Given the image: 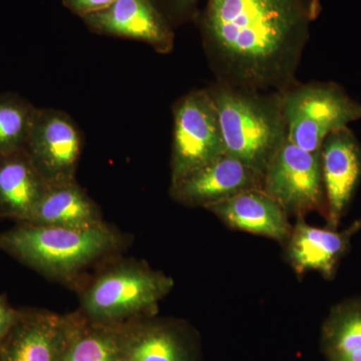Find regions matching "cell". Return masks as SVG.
I'll list each match as a JSON object with an SVG mask.
<instances>
[{"instance_id":"21","label":"cell","mask_w":361,"mask_h":361,"mask_svg":"<svg viewBox=\"0 0 361 361\" xmlns=\"http://www.w3.org/2000/svg\"><path fill=\"white\" fill-rule=\"evenodd\" d=\"M173 27L195 20L199 14L200 0H152Z\"/></svg>"},{"instance_id":"14","label":"cell","mask_w":361,"mask_h":361,"mask_svg":"<svg viewBox=\"0 0 361 361\" xmlns=\"http://www.w3.org/2000/svg\"><path fill=\"white\" fill-rule=\"evenodd\" d=\"M231 229L285 243L292 225L288 214L263 190H251L205 208Z\"/></svg>"},{"instance_id":"12","label":"cell","mask_w":361,"mask_h":361,"mask_svg":"<svg viewBox=\"0 0 361 361\" xmlns=\"http://www.w3.org/2000/svg\"><path fill=\"white\" fill-rule=\"evenodd\" d=\"M71 313L25 308L0 342V361H61Z\"/></svg>"},{"instance_id":"17","label":"cell","mask_w":361,"mask_h":361,"mask_svg":"<svg viewBox=\"0 0 361 361\" xmlns=\"http://www.w3.org/2000/svg\"><path fill=\"white\" fill-rule=\"evenodd\" d=\"M99 205L77 180L49 186L26 223L63 228H89L104 223Z\"/></svg>"},{"instance_id":"4","label":"cell","mask_w":361,"mask_h":361,"mask_svg":"<svg viewBox=\"0 0 361 361\" xmlns=\"http://www.w3.org/2000/svg\"><path fill=\"white\" fill-rule=\"evenodd\" d=\"M174 285L172 277L142 261H115L82 287L78 311L90 322L118 326L156 316Z\"/></svg>"},{"instance_id":"7","label":"cell","mask_w":361,"mask_h":361,"mask_svg":"<svg viewBox=\"0 0 361 361\" xmlns=\"http://www.w3.org/2000/svg\"><path fill=\"white\" fill-rule=\"evenodd\" d=\"M263 191L288 216L303 218L311 212L326 217L320 152L310 153L287 137L266 169Z\"/></svg>"},{"instance_id":"10","label":"cell","mask_w":361,"mask_h":361,"mask_svg":"<svg viewBox=\"0 0 361 361\" xmlns=\"http://www.w3.org/2000/svg\"><path fill=\"white\" fill-rule=\"evenodd\" d=\"M263 177L225 154L171 184L170 196L183 206L207 208L243 192L263 190Z\"/></svg>"},{"instance_id":"8","label":"cell","mask_w":361,"mask_h":361,"mask_svg":"<svg viewBox=\"0 0 361 361\" xmlns=\"http://www.w3.org/2000/svg\"><path fill=\"white\" fill-rule=\"evenodd\" d=\"M82 146V133L68 114L37 109L25 151L47 186L77 180Z\"/></svg>"},{"instance_id":"3","label":"cell","mask_w":361,"mask_h":361,"mask_svg":"<svg viewBox=\"0 0 361 361\" xmlns=\"http://www.w3.org/2000/svg\"><path fill=\"white\" fill-rule=\"evenodd\" d=\"M207 90L219 116L226 154L264 175L288 137L282 92L238 89L218 82Z\"/></svg>"},{"instance_id":"24","label":"cell","mask_w":361,"mask_h":361,"mask_svg":"<svg viewBox=\"0 0 361 361\" xmlns=\"http://www.w3.org/2000/svg\"><path fill=\"white\" fill-rule=\"evenodd\" d=\"M337 361H361V353L345 356V357L341 358V360Z\"/></svg>"},{"instance_id":"6","label":"cell","mask_w":361,"mask_h":361,"mask_svg":"<svg viewBox=\"0 0 361 361\" xmlns=\"http://www.w3.org/2000/svg\"><path fill=\"white\" fill-rule=\"evenodd\" d=\"M173 120L171 184L226 154L219 116L208 90L178 99Z\"/></svg>"},{"instance_id":"22","label":"cell","mask_w":361,"mask_h":361,"mask_svg":"<svg viewBox=\"0 0 361 361\" xmlns=\"http://www.w3.org/2000/svg\"><path fill=\"white\" fill-rule=\"evenodd\" d=\"M116 0H63V6L71 13L84 18L111 6Z\"/></svg>"},{"instance_id":"16","label":"cell","mask_w":361,"mask_h":361,"mask_svg":"<svg viewBox=\"0 0 361 361\" xmlns=\"http://www.w3.org/2000/svg\"><path fill=\"white\" fill-rule=\"evenodd\" d=\"M47 187L25 149L0 154V219L27 222Z\"/></svg>"},{"instance_id":"9","label":"cell","mask_w":361,"mask_h":361,"mask_svg":"<svg viewBox=\"0 0 361 361\" xmlns=\"http://www.w3.org/2000/svg\"><path fill=\"white\" fill-rule=\"evenodd\" d=\"M120 361H199L198 339L184 322L140 318L120 325Z\"/></svg>"},{"instance_id":"18","label":"cell","mask_w":361,"mask_h":361,"mask_svg":"<svg viewBox=\"0 0 361 361\" xmlns=\"http://www.w3.org/2000/svg\"><path fill=\"white\" fill-rule=\"evenodd\" d=\"M118 326L90 322L80 311L71 313L70 334L61 361H120Z\"/></svg>"},{"instance_id":"5","label":"cell","mask_w":361,"mask_h":361,"mask_svg":"<svg viewBox=\"0 0 361 361\" xmlns=\"http://www.w3.org/2000/svg\"><path fill=\"white\" fill-rule=\"evenodd\" d=\"M288 140L318 153L325 137L361 118V104L331 82L297 84L282 92Z\"/></svg>"},{"instance_id":"20","label":"cell","mask_w":361,"mask_h":361,"mask_svg":"<svg viewBox=\"0 0 361 361\" xmlns=\"http://www.w3.org/2000/svg\"><path fill=\"white\" fill-rule=\"evenodd\" d=\"M37 111L25 97L0 94V154L25 149Z\"/></svg>"},{"instance_id":"2","label":"cell","mask_w":361,"mask_h":361,"mask_svg":"<svg viewBox=\"0 0 361 361\" xmlns=\"http://www.w3.org/2000/svg\"><path fill=\"white\" fill-rule=\"evenodd\" d=\"M123 235L104 222L89 228L16 223L0 232V251L52 281L75 286L92 266L115 257Z\"/></svg>"},{"instance_id":"19","label":"cell","mask_w":361,"mask_h":361,"mask_svg":"<svg viewBox=\"0 0 361 361\" xmlns=\"http://www.w3.org/2000/svg\"><path fill=\"white\" fill-rule=\"evenodd\" d=\"M322 350L329 361L361 353V298L332 310L322 326Z\"/></svg>"},{"instance_id":"23","label":"cell","mask_w":361,"mask_h":361,"mask_svg":"<svg viewBox=\"0 0 361 361\" xmlns=\"http://www.w3.org/2000/svg\"><path fill=\"white\" fill-rule=\"evenodd\" d=\"M20 310H16L6 295H0V342L9 334L20 317Z\"/></svg>"},{"instance_id":"1","label":"cell","mask_w":361,"mask_h":361,"mask_svg":"<svg viewBox=\"0 0 361 361\" xmlns=\"http://www.w3.org/2000/svg\"><path fill=\"white\" fill-rule=\"evenodd\" d=\"M322 9L320 0H207L197 20L218 82L290 89Z\"/></svg>"},{"instance_id":"11","label":"cell","mask_w":361,"mask_h":361,"mask_svg":"<svg viewBox=\"0 0 361 361\" xmlns=\"http://www.w3.org/2000/svg\"><path fill=\"white\" fill-rule=\"evenodd\" d=\"M82 20L92 32L145 42L159 54L174 47V27L152 0H116Z\"/></svg>"},{"instance_id":"13","label":"cell","mask_w":361,"mask_h":361,"mask_svg":"<svg viewBox=\"0 0 361 361\" xmlns=\"http://www.w3.org/2000/svg\"><path fill=\"white\" fill-rule=\"evenodd\" d=\"M320 161L326 218L329 228L338 225L361 176V148L348 129L334 130L325 137Z\"/></svg>"},{"instance_id":"15","label":"cell","mask_w":361,"mask_h":361,"mask_svg":"<svg viewBox=\"0 0 361 361\" xmlns=\"http://www.w3.org/2000/svg\"><path fill=\"white\" fill-rule=\"evenodd\" d=\"M356 225L348 231L313 227L303 218L292 226L290 235L285 241V256L297 275L310 271L319 272L330 279L336 273L337 264L348 249L349 239Z\"/></svg>"}]
</instances>
